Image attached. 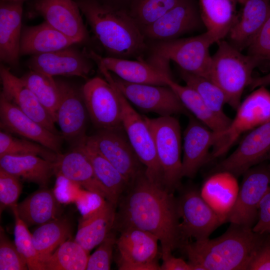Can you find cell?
<instances>
[{
    "mask_svg": "<svg viewBox=\"0 0 270 270\" xmlns=\"http://www.w3.org/2000/svg\"><path fill=\"white\" fill-rule=\"evenodd\" d=\"M228 35L240 51L248 48L270 16V0H246Z\"/></svg>",
    "mask_w": 270,
    "mask_h": 270,
    "instance_id": "cell-26",
    "label": "cell"
},
{
    "mask_svg": "<svg viewBox=\"0 0 270 270\" xmlns=\"http://www.w3.org/2000/svg\"><path fill=\"white\" fill-rule=\"evenodd\" d=\"M166 84L176 93L186 109L214 134L222 132L230 124L232 119L226 114L222 116L212 111L191 87L178 84L170 77L166 78Z\"/></svg>",
    "mask_w": 270,
    "mask_h": 270,
    "instance_id": "cell-34",
    "label": "cell"
},
{
    "mask_svg": "<svg viewBox=\"0 0 270 270\" xmlns=\"http://www.w3.org/2000/svg\"><path fill=\"white\" fill-rule=\"evenodd\" d=\"M238 0V3L242 4L246 1V0Z\"/></svg>",
    "mask_w": 270,
    "mask_h": 270,
    "instance_id": "cell-52",
    "label": "cell"
},
{
    "mask_svg": "<svg viewBox=\"0 0 270 270\" xmlns=\"http://www.w3.org/2000/svg\"><path fill=\"white\" fill-rule=\"evenodd\" d=\"M88 253L74 240H68L44 262V270H85Z\"/></svg>",
    "mask_w": 270,
    "mask_h": 270,
    "instance_id": "cell-37",
    "label": "cell"
},
{
    "mask_svg": "<svg viewBox=\"0 0 270 270\" xmlns=\"http://www.w3.org/2000/svg\"><path fill=\"white\" fill-rule=\"evenodd\" d=\"M217 43V50L212 56L208 79L224 92L227 104L236 110L244 89L252 82V72L260 60L248 54H242L224 40Z\"/></svg>",
    "mask_w": 270,
    "mask_h": 270,
    "instance_id": "cell-4",
    "label": "cell"
},
{
    "mask_svg": "<svg viewBox=\"0 0 270 270\" xmlns=\"http://www.w3.org/2000/svg\"><path fill=\"white\" fill-rule=\"evenodd\" d=\"M14 216V244L25 259L28 270H44L43 264L34 246L32 234L28 226L20 219L14 208L12 209Z\"/></svg>",
    "mask_w": 270,
    "mask_h": 270,
    "instance_id": "cell-40",
    "label": "cell"
},
{
    "mask_svg": "<svg viewBox=\"0 0 270 270\" xmlns=\"http://www.w3.org/2000/svg\"><path fill=\"white\" fill-rule=\"evenodd\" d=\"M49 113L55 122L60 94L53 76L30 70L20 78Z\"/></svg>",
    "mask_w": 270,
    "mask_h": 270,
    "instance_id": "cell-36",
    "label": "cell"
},
{
    "mask_svg": "<svg viewBox=\"0 0 270 270\" xmlns=\"http://www.w3.org/2000/svg\"><path fill=\"white\" fill-rule=\"evenodd\" d=\"M22 189L18 178L0 168V213L7 207L12 209L18 204Z\"/></svg>",
    "mask_w": 270,
    "mask_h": 270,
    "instance_id": "cell-43",
    "label": "cell"
},
{
    "mask_svg": "<svg viewBox=\"0 0 270 270\" xmlns=\"http://www.w3.org/2000/svg\"><path fill=\"white\" fill-rule=\"evenodd\" d=\"M74 1L109 56L128 58L144 49V34L132 16L98 0Z\"/></svg>",
    "mask_w": 270,
    "mask_h": 270,
    "instance_id": "cell-3",
    "label": "cell"
},
{
    "mask_svg": "<svg viewBox=\"0 0 270 270\" xmlns=\"http://www.w3.org/2000/svg\"><path fill=\"white\" fill-rule=\"evenodd\" d=\"M237 198L226 222L252 228L258 216L260 202L270 190V166L264 162L256 165L243 174Z\"/></svg>",
    "mask_w": 270,
    "mask_h": 270,
    "instance_id": "cell-9",
    "label": "cell"
},
{
    "mask_svg": "<svg viewBox=\"0 0 270 270\" xmlns=\"http://www.w3.org/2000/svg\"><path fill=\"white\" fill-rule=\"evenodd\" d=\"M0 270H27L26 262L14 243L8 238L3 228L0 230Z\"/></svg>",
    "mask_w": 270,
    "mask_h": 270,
    "instance_id": "cell-42",
    "label": "cell"
},
{
    "mask_svg": "<svg viewBox=\"0 0 270 270\" xmlns=\"http://www.w3.org/2000/svg\"><path fill=\"white\" fill-rule=\"evenodd\" d=\"M57 177L58 180L54 192L58 200L62 203L75 202L81 191L78 188L80 186L63 176Z\"/></svg>",
    "mask_w": 270,
    "mask_h": 270,
    "instance_id": "cell-46",
    "label": "cell"
},
{
    "mask_svg": "<svg viewBox=\"0 0 270 270\" xmlns=\"http://www.w3.org/2000/svg\"><path fill=\"white\" fill-rule=\"evenodd\" d=\"M270 154V120L250 131L236 149L217 164L214 172L226 171L238 178L268 159Z\"/></svg>",
    "mask_w": 270,
    "mask_h": 270,
    "instance_id": "cell-15",
    "label": "cell"
},
{
    "mask_svg": "<svg viewBox=\"0 0 270 270\" xmlns=\"http://www.w3.org/2000/svg\"><path fill=\"white\" fill-rule=\"evenodd\" d=\"M76 44L46 21L22 29L20 56L37 55L60 50Z\"/></svg>",
    "mask_w": 270,
    "mask_h": 270,
    "instance_id": "cell-29",
    "label": "cell"
},
{
    "mask_svg": "<svg viewBox=\"0 0 270 270\" xmlns=\"http://www.w3.org/2000/svg\"><path fill=\"white\" fill-rule=\"evenodd\" d=\"M59 204L54 190L44 188L32 193L12 208L28 227L40 226L59 217Z\"/></svg>",
    "mask_w": 270,
    "mask_h": 270,
    "instance_id": "cell-33",
    "label": "cell"
},
{
    "mask_svg": "<svg viewBox=\"0 0 270 270\" xmlns=\"http://www.w3.org/2000/svg\"><path fill=\"white\" fill-rule=\"evenodd\" d=\"M2 84L0 92L23 112L50 132L60 134L54 122L36 97L20 78H18L4 64L0 66Z\"/></svg>",
    "mask_w": 270,
    "mask_h": 270,
    "instance_id": "cell-21",
    "label": "cell"
},
{
    "mask_svg": "<svg viewBox=\"0 0 270 270\" xmlns=\"http://www.w3.org/2000/svg\"><path fill=\"white\" fill-rule=\"evenodd\" d=\"M268 160L269 161H270L269 162H268V164H269V165H270V155H269Z\"/></svg>",
    "mask_w": 270,
    "mask_h": 270,
    "instance_id": "cell-54",
    "label": "cell"
},
{
    "mask_svg": "<svg viewBox=\"0 0 270 270\" xmlns=\"http://www.w3.org/2000/svg\"><path fill=\"white\" fill-rule=\"evenodd\" d=\"M236 110L227 128L220 134H214L211 158L222 156L244 133L270 120V92L266 86L255 88Z\"/></svg>",
    "mask_w": 270,
    "mask_h": 270,
    "instance_id": "cell-7",
    "label": "cell"
},
{
    "mask_svg": "<svg viewBox=\"0 0 270 270\" xmlns=\"http://www.w3.org/2000/svg\"><path fill=\"white\" fill-rule=\"evenodd\" d=\"M58 154L34 141L16 138L4 130L0 132V157L34 155L55 162Z\"/></svg>",
    "mask_w": 270,
    "mask_h": 270,
    "instance_id": "cell-39",
    "label": "cell"
},
{
    "mask_svg": "<svg viewBox=\"0 0 270 270\" xmlns=\"http://www.w3.org/2000/svg\"><path fill=\"white\" fill-rule=\"evenodd\" d=\"M71 234L70 220L60 216L40 225L34 231L33 243L42 264L60 245L70 239Z\"/></svg>",
    "mask_w": 270,
    "mask_h": 270,
    "instance_id": "cell-35",
    "label": "cell"
},
{
    "mask_svg": "<svg viewBox=\"0 0 270 270\" xmlns=\"http://www.w3.org/2000/svg\"><path fill=\"white\" fill-rule=\"evenodd\" d=\"M116 239L117 264L120 270H160L157 258L158 238L135 228L119 230Z\"/></svg>",
    "mask_w": 270,
    "mask_h": 270,
    "instance_id": "cell-14",
    "label": "cell"
},
{
    "mask_svg": "<svg viewBox=\"0 0 270 270\" xmlns=\"http://www.w3.org/2000/svg\"><path fill=\"white\" fill-rule=\"evenodd\" d=\"M101 72L116 90L122 106L123 128L140 160L145 167L146 176L152 182L164 186L154 138L144 116L134 110L118 90L112 80L110 72L103 68Z\"/></svg>",
    "mask_w": 270,
    "mask_h": 270,
    "instance_id": "cell-8",
    "label": "cell"
},
{
    "mask_svg": "<svg viewBox=\"0 0 270 270\" xmlns=\"http://www.w3.org/2000/svg\"><path fill=\"white\" fill-rule=\"evenodd\" d=\"M3 1H18V0H0Z\"/></svg>",
    "mask_w": 270,
    "mask_h": 270,
    "instance_id": "cell-53",
    "label": "cell"
},
{
    "mask_svg": "<svg viewBox=\"0 0 270 270\" xmlns=\"http://www.w3.org/2000/svg\"><path fill=\"white\" fill-rule=\"evenodd\" d=\"M90 58L82 52L69 47L32 56L28 62L30 70L53 76H77L86 78L92 69Z\"/></svg>",
    "mask_w": 270,
    "mask_h": 270,
    "instance_id": "cell-20",
    "label": "cell"
},
{
    "mask_svg": "<svg viewBox=\"0 0 270 270\" xmlns=\"http://www.w3.org/2000/svg\"><path fill=\"white\" fill-rule=\"evenodd\" d=\"M160 268V270H193L192 266L188 262L172 254L162 260Z\"/></svg>",
    "mask_w": 270,
    "mask_h": 270,
    "instance_id": "cell-50",
    "label": "cell"
},
{
    "mask_svg": "<svg viewBox=\"0 0 270 270\" xmlns=\"http://www.w3.org/2000/svg\"><path fill=\"white\" fill-rule=\"evenodd\" d=\"M0 168L18 178L46 188L54 174V162L34 155L0 157Z\"/></svg>",
    "mask_w": 270,
    "mask_h": 270,
    "instance_id": "cell-32",
    "label": "cell"
},
{
    "mask_svg": "<svg viewBox=\"0 0 270 270\" xmlns=\"http://www.w3.org/2000/svg\"><path fill=\"white\" fill-rule=\"evenodd\" d=\"M202 24L198 3L195 0H179L160 18L144 26L143 34L150 38L168 40L196 30Z\"/></svg>",
    "mask_w": 270,
    "mask_h": 270,
    "instance_id": "cell-18",
    "label": "cell"
},
{
    "mask_svg": "<svg viewBox=\"0 0 270 270\" xmlns=\"http://www.w3.org/2000/svg\"><path fill=\"white\" fill-rule=\"evenodd\" d=\"M34 14L76 43L87 40L88 34L74 0H36Z\"/></svg>",
    "mask_w": 270,
    "mask_h": 270,
    "instance_id": "cell-19",
    "label": "cell"
},
{
    "mask_svg": "<svg viewBox=\"0 0 270 270\" xmlns=\"http://www.w3.org/2000/svg\"><path fill=\"white\" fill-rule=\"evenodd\" d=\"M215 42L206 32L190 38L160 41L154 46L149 62L170 76L169 62L172 61L180 70L208 78L212 60L209 49Z\"/></svg>",
    "mask_w": 270,
    "mask_h": 270,
    "instance_id": "cell-5",
    "label": "cell"
},
{
    "mask_svg": "<svg viewBox=\"0 0 270 270\" xmlns=\"http://www.w3.org/2000/svg\"><path fill=\"white\" fill-rule=\"evenodd\" d=\"M238 2V0H198L203 24L216 42L228 35L235 22Z\"/></svg>",
    "mask_w": 270,
    "mask_h": 270,
    "instance_id": "cell-31",
    "label": "cell"
},
{
    "mask_svg": "<svg viewBox=\"0 0 270 270\" xmlns=\"http://www.w3.org/2000/svg\"><path fill=\"white\" fill-rule=\"evenodd\" d=\"M154 138L164 187L169 192L178 188L182 174L181 130L178 120L172 116L150 118L144 116Z\"/></svg>",
    "mask_w": 270,
    "mask_h": 270,
    "instance_id": "cell-6",
    "label": "cell"
},
{
    "mask_svg": "<svg viewBox=\"0 0 270 270\" xmlns=\"http://www.w3.org/2000/svg\"><path fill=\"white\" fill-rule=\"evenodd\" d=\"M252 230L260 234L270 233V190L260 203L257 220Z\"/></svg>",
    "mask_w": 270,
    "mask_h": 270,
    "instance_id": "cell-48",
    "label": "cell"
},
{
    "mask_svg": "<svg viewBox=\"0 0 270 270\" xmlns=\"http://www.w3.org/2000/svg\"><path fill=\"white\" fill-rule=\"evenodd\" d=\"M84 139L118 170L129 184L146 170L124 128L100 130L92 136H86Z\"/></svg>",
    "mask_w": 270,
    "mask_h": 270,
    "instance_id": "cell-10",
    "label": "cell"
},
{
    "mask_svg": "<svg viewBox=\"0 0 270 270\" xmlns=\"http://www.w3.org/2000/svg\"><path fill=\"white\" fill-rule=\"evenodd\" d=\"M112 78L127 100L144 112L156 113L160 116L188 114L177 95L168 86L133 84L112 75Z\"/></svg>",
    "mask_w": 270,
    "mask_h": 270,
    "instance_id": "cell-13",
    "label": "cell"
},
{
    "mask_svg": "<svg viewBox=\"0 0 270 270\" xmlns=\"http://www.w3.org/2000/svg\"><path fill=\"white\" fill-rule=\"evenodd\" d=\"M270 84V72L262 76L253 78L250 87L252 90L260 86H266Z\"/></svg>",
    "mask_w": 270,
    "mask_h": 270,
    "instance_id": "cell-51",
    "label": "cell"
},
{
    "mask_svg": "<svg viewBox=\"0 0 270 270\" xmlns=\"http://www.w3.org/2000/svg\"><path fill=\"white\" fill-rule=\"evenodd\" d=\"M0 126L2 130L21 136L60 154L64 138L34 121L0 94Z\"/></svg>",
    "mask_w": 270,
    "mask_h": 270,
    "instance_id": "cell-16",
    "label": "cell"
},
{
    "mask_svg": "<svg viewBox=\"0 0 270 270\" xmlns=\"http://www.w3.org/2000/svg\"><path fill=\"white\" fill-rule=\"evenodd\" d=\"M84 52L96 64H101L117 77L128 82L167 86L166 78H172V76L150 62L112 56L103 57L92 50Z\"/></svg>",
    "mask_w": 270,
    "mask_h": 270,
    "instance_id": "cell-23",
    "label": "cell"
},
{
    "mask_svg": "<svg viewBox=\"0 0 270 270\" xmlns=\"http://www.w3.org/2000/svg\"><path fill=\"white\" fill-rule=\"evenodd\" d=\"M60 94L55 123L60 127L64 138L78 142L86 135L85 130L88 116L81 91L69 82L56 80Z\"/></svg>",
    "mask_w": 270,
    "mask_h": 270,
    "instance_id": "cell-17",
    "label": "cell"
},
{
    "mask_svg": "<svg viewBox=\"0 0 270 270\" xmlns=\"http://www.w3.org/2000/svg\"><path fill=\"white\" fill-rule=\"evenodd\" d=\"M230 224L222 236L182 244L193 270H245L266 236Z\"/></svg>",
    "mask_w": 270,
    "mask_h": 270,
    "instance_id": "cell-2",
    "label": "cell"
},
{
    "mask_svg": "<svg viewBox=\"0 0 270 270\" xmlns=\"http://www.w3.org/2000/svg\"><path fill=\"white\" fill-rule=\"evenodd\" d=\"M145 171L120 197L114 230L135 228L152 234L160 242L164 260L181 244L177 200L164 186L150 180Z\"/></svg>",
    "mask_w": 270,
    "mask_h": 270,
    "instance_id": "cell-1",
    "label": "cell"
},
{
    "mask_svg": "<svg viewBox=\"0 0 270 270\" xmlns=\"http://www.w3.org/2000/svg\"><path fill=\"white\" fill-rule=\"evenodd\" d=\"M117 238L114 230L98 245L96 250L89 256L86 270H108L110 269L112 252Z\"/></svg>",
    "mask_w": 270,
    "mask_h": 270,
    "instance_id": "cell-44",
    "label": "cell"
},
{
    "mask_svg": "<svg viewBox=\"0 0 270 270\" xmlns=\"http://www.w3.org/2000/svg\"><path fill=\"white\" fill-rule=\"evenodd\" d=\"M116 206L104 200L96 210L82 216L74 240L90 252L114 230Z\"/></svg>",
    "mask_w": 270,
    "mask_h": 270,
    "instance_id": "cell-28",
    "label": "cell"
},
{
    "mask_svg": "<svg viewBox=\"0 0 270 270\" xmlns=\"http://www.w3.org/2000/svg\"><path fill=\"white\" fill-rule=\"evenodd\" d=\"M78 144L88 158L98 182L106 194V200L116 206L129 184L118 170L83 138ZM75 145V144H74Z\"/></svg>",
    "mask_w": 270,
    "mask_h": 270,
    "instance_id": "cell-30",
    "label": "cell"
},
{
    "mask_svg": "<svg viewBox=\"0 0 270 270\" xmlns=\"http://www.w3.org/2000/svg\"><path fill=\"white\" fill-rule=\"evenodd\" d=\"M248 270H270V236L268 234L256 250Z\"/></svg>",
    "mask_w": 270,
    "mask_h": 270,
    "instance_id": "cell-47",
    "label": "cell"
},
{
    "mask_svg": "<svg viewBox=\"0 0 270 270\" xmlns=\"http://www.w3.org/2000/svg\"><path fill=\"white\" fill-rule=\"evenodd\" d=\"M182 78L186 85L194 89L214 112L224 116L223 107L227 104L226 96L216 84L208 78L180 70Z\"/></svg>",
    "mask_w": 270,
    "mask_h": 270,
    "instance_id": "cell-38",
    "label": "cell"
},
{
    "mask_svg": "<svg viewBox=\"0 0 270 270\" xmlns=\"http://www.w3.org/2000/svg\"><path fill=\"white\" fill-rule=\"evenodd\" d=\"M54 174L106 200V194L96 179L88 158L78 144L74 145L72 150L65 154H58Z\"/></svg>",
    "mask_w": 270,
    "mask_h": 270,
    "instance_id": "cell-25",
    "label": "cell"
},
{
    "mask_svg": "<svg viewBox=\"0 0 270 270\" xmlns=\"http://www.w3.org/2000/svg\"><path fill=\"white\" fill-rule=\"evenodd\" d=\"M214 132L196 118L189 116L184 133L182 177L192 178L211 158Z\"/></svg>",
    "mask_w": 270,
    "mask_h": 270,
    "instance_id": "cell-22",
    "label": "cell"
},
{
    "mask_svg": "<svg viewBox=\"0 0 270 270\" xmlns=\"http://www.w3.org/2000/svg\"><path fill=\"white\" fill-rule=\"evenodd\" d=\"M104 200H106L96 194L81 190L75 202L83 216L97 208Z\"/></svg>",
    "mask_w": 270,
    "mask_h": 270,
    "instance_id": "cell-49",
    "label": "cell"
},
{
    "mask_svg": "<svg viewBox=\"0 0 270 270\" xmlns=\"http://www.w3.org/2000/svg\"><path fill=\"white\" fill-rule=\"evenodd\" d=\"M239 188L237 177L228 172L218 171L204 180L200 193L225 223L236 202Z\"/></svg>",
    "mask_w": 270,
    "mask_h": 270,
    "instance_id": "cell-27",
    "label": "cell"
},
{
    "mask_svg": "<svg viewBox=\"0 0 270 270\" xmlns=\"http://www.w3.org/2000/svg\"><path fill=\"white\" fill-rule=\"evenodd\" d=\"M179 0H136L133 12L134 20L144 26L160 18Z\"/></svg>",
    "mask_w": 270,
    "mask_h": 270,
    "instance_id": "cell-41",
    "label": "cell"
},
{
    "mask_svg": "<svg viewBox=\"0 0 270 270\" xmlns=\"http://www.w3.org/2000/svg\"><path fill=\"white\" fill-rule=\"evenodd\" d=\"M182 238L201 240L210 236L224 222L202 196L200 190L186 188L176 198Z\"/></svg>",
    "mask_w": 270,
    "mask_h": 270,
    "instance_id": "cell-12",
    "label": "cell"
},
{
    "mask_svg": "<svg viewBox=\"0 0 270 270\" xmlns=\"http://www.w3.org/2000/svg\"><path fill=\"white\" fill-rule=\"evenodd\" d=\"M248 54L260 60H270V16L248 48Z\"/></svg>",
    "mask_w": 270,
    "mask_h": 270,
    "instance_id": "cell-45",
    "label": "cell"
},
{
    "mask_svg": "<svg viewBox=\"0 0 270 270\" xmlns=\"http://www.w3.org/2000/svg\"><path fill=\"white\" fill-rule=\"evenodd\" d=\"M23 1L0 2V60L12 66L19 62Z\"/></svg>",
    "mask_w": 270,
    "mask_h": 270,
    "instance_id": "cell-24",
    "label": "cell"
},
{
    "mask_svg": "<svg viewBox=\"0 0 270 270\" xmlns=\"http://www.w3.org/2000/svg\"><path fill=\"white\" fill-rule=\"evenodd\" d=\"M82 92L88 116L98 130L123 128L121 104L112 84L94 77L86 82Z\"/></svg>",
    "mask_w": 270,
    "mask_h": 270,
    "instance_id": "cell-11",
    "label": "cell"
}]
</instances>
